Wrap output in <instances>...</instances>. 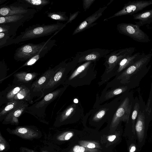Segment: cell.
I'll use <instances>...</instances> for the list:
<instances>
[{"label": "cell", "instance_id": "4fadbf2b", "mask_svg": "<svg viewBox=\"0 0 152 152\" xmlns=\"http://www.w3.org/2000/svg\"><path fill=\"white\" fill-rule=\"evenodd\" d=\"M152 4V0L149 1L137 0L128 2L125 4L122 9L113 15L104 19V21L114 17L125 15H132Z\"/></svg>", "mask_w": 152, "mask_h": 152}, {"label": "cell", "instance_id": "7c38bea8", "mask_svg": "<svg viewBox=\"0 0 152 152\" xmlns=\"http://www.w3.org/2000/svg\"><path fill=\"white\" fill-rule=\"evenodd\" d=\"M59 67V64L52 68L49 67L32 83L31 90L33 97L40 96L42 91Z\"/></svg>", "mask_w": 152, "mask_h": 152}, {"label": "cell", "instance_id": "4316f807", "mask_svg": "<svg viewBox=\"0 0 152 152\" xmlns=\"http://www.w3.org/2000/svg\"><path fill=\"white\" fill-rule=\"evenodd\" d=\"M24 101L15 100L10 102L1 108L0 119H4L7 115L22 103Z\"/></svg>", "mask_w": 152, "mask_h": 152}, {"label": "cell", "instance_id": "d4e9b609", "mask_svg": "<svg viewBox=\"0 0 152 152\" xmlns=\"http://www.w3.org/2000/svg\"><path fill=\"white\" fill-rule=\"evenodd\" d=\"M31 88L25 86L15 96L11 101L19 100L28 102L29 104H33V98L32 95Z\"/></svg>", "mask_w": 152, "mask_h": 152}, {"label": "cell", "instance_id": "9a60e30c", "mask_svg": "<svg viewBox=\"0 0 152 152\" xmlns=\"http://www.w3.org/2000/svg\"><path fill=\"white\" fill-rule=\"evenodd\" d=\"M38 12L35 9L28 8L16 1L9 5H5L1 7L0 17L30 13L36 14Z\"/></svg>", "mask_w": 152, "mask_h": 152}, {"label": "cell", "instance_id": "836d02e7", "mask_svg": "<svg viewBox=\"0 0 152 152\" xmlns=\"http://www.w3.org/2000/svg\"><path fill=\"white\" fill-rule=\"evenodd\" d=\"M79 13V11H77L72 14L70 13L68 20L65 23L66 25L68 23H71L72 20L75 19L77 17Z\"/></svg>", "mask_w": 152, "mask_h": 152}, {"label": "cell", "instance_id": "d6a6232c", "mask_svg": "<svg viewBox=\"0 0 152 152\" xmlns=\"http://www.w3.org/2000/svg\"><path fill=\"white\" fill-rule=\"evenodd\" d=\"M72 132L66 133L60 135L57 137V139L60 140H68L73 136Z\"/></svg>", "mask_w": 152, "mask_h": 152}, {"label": "cell", "instance_id": "5bb4252c", "mask_svg": "<svg viewBox=\"0 0 152 152\" xmlns=\"http://www.w3.org/2000/svg\"><path fill=\"white\" fill-rule=\"evenodd\" d=\"M112 50L99 48L90 49L77 53L73 58L77 60L78 64L88 61L96 62Z\"/></svg>", "mask_w": 152, "mask_h": 152}, {"label": "cell", "instance_id": "5b68a950", "mask_svg": "<svg viewBox=\"0 0 152 152\" xmlns=\"http://www.w3.org/2000/svg\"><path fill=\"white\" fill-rule=\"evenodd\" d=\"M135 50L134 47L126 48L115 50L106 56L103 64L105 69L98 83L99 86H101L107 82L111 79L112 73L119 61L126 56L132 55Z\"/></svg>", "mask_w": 152, "mask_h": 152}, {"label": "cell", "instance_id": "6da1fadb", "mask_svg": "<svg viewBox=\"0 0 152 152\" xmlns=\"http://www.w3.org/2000/svg\"><path fill=\"white\" fill-rule=\"evenodd\" d=\"M96 62L88 61L78 64L62 84L76 88L89 85L96 77Z\"/></svg>", "mask_w": 152, "mask_h": 152}, {"label": "cell", "instance_id": "1f68e13d", "mask_svg": "<svg viewBox=\"0 0 152 152\" xmlns=\"http://www.w3.org/2000/svg\"><path fill=\"white\" fill-rule=\"evenodd\" d=\"M95 1V0H83V6L84 11L87 10L91 5Z\"/></svg>", "mask_w": 152, "mask_h": 152}, {"label": "cell", "instance_id": "7402d4cb", "mask_svg": "<svg viewBox=\"0 0 152 152\" xmlns=\"http://www.w3.org/2000/svg\"><path fill=\"white\" fill-rule=\"evenodd\" d=\"M133 19L138 20L134 22L139 27L152 23V9L142 11L132 15Z\"/></svg>", "mask_w": 152, "mask_h": 152}, {"label": "cell", "instance_id": "ba28073f", "mask_svg": "<svg viewBox=\"0 0 152 152\" xmlns=\"http://www.w3.org/2000/svg\"><path fill=\"white\" fill-rule=\"evenodd\" d=\"M152 54L144 53L141 57L132 65L124 70L113 80L122 84H128L132 75L138 72L148 69L147 66L150 62Z\"/></svg>", "mask_w": 152, "mask_h": 152}, {"label": "cell", "instance_id": "d6986e66", "mask_svg": "<svg viewBox=\"0 0 152 152\" xmlns=\"http://www.w3.org/2000/svg\"><path fill=\"white\" fill-rule=\"evenodd\" d=\"M39 74L25 71L16 72L13 75L12 83L25 85L30 88L33 82L37 78Z\"/></svg>", "mask_w": 152, "mask_h": 152}, {"label": "cell", "instance_id": "ac0fdd59", "mask_svg": "<svg viewBox=\"0 0 152 152\" xmlns=\"http://www.w3.org/2000/svg\"><path fill=\"white\" fill-rule=\"evenodd\" d=\"M143 53V52H138L132 55H128L121 60L113 71L111 78L120 75L126 69L138 60Z\"/></svg>", "mask_w": 152, "mask_h": 152}, {"label": "cell", "instance_id": "2e32d148", "mask_svg": "<svg viewBox=\"0 0 152 152\" xmlns=\"http://www.w3.org/2000/svg\"><path fill=\"white\" fill-rule=\"evenodd\" d=\"M147 111L146 110H140L135 124V131L138 140L142 143L145 140L148 124Z\"/></svg>", "mask_w": 152, "mask_h": 152}, {"label": "cell", "instance_id": "83f0119b", "mask_svg": "<svg viewBox=\"0 0 152 152\" xmlns=\"http://www.w3.org/2000/svg\"><path fill=\"white\" fill-rule=\"evenodd\" d=\"M50 50V49H47L43 50L40 51L33 57L26 61L23 65L19 68L17 69L10 75L7 76L4 78V80L10 77L12 75H13L14 73L17 72L20 69L25 66H31L33 65L40 59L43 57Z\"/></svg>", "mask_w": 152, "mask_h": 152}, {"label": "cell", "instance_id": "cb8c5ba5", "mask_svg": "<svg viewBox=\"0 0 152 152\" xmlns=\"http://www.w3.org/2000/svg\"><path fill=\"white\" fill-rule=\"evenodd\" d=\"M35 13H30L0 17V24L17 22L21 20L31 19Z\"/></svg>", "mask_w": 152, "mask_h": 152}, {"label": "cell", "instance_id": "484cf974", "mask_svg": "<svg viewBox=\"0 0 152 152\" xmlns=\"http://www.w3.org/2000/svg\"><path fill=\"white\" fill-rule=\"evenodd\" d=\"M12 133L25 138L35 137L37 136V133L35 131L26 127H18L12 130Z\"/></svg>", "mask_w": 152, "mask_h": 152}, {"label": "cell", "instance_id": "4dcf8cb0", "mask_svg": "<svg viewBox=\"0 0 152 152\" xmlns=\"http://www.w3.org/2000/svg\"><path fill=\"white\" fill-rule=\"evenodd\" d=\"M12 39V38L7 32L0 33V48L5 47L7 43Z\"/></svg>", "mask_w": 152, "mask_h": 152}, {"label": "cell", "instance_id": "44dd1931", "mask_svg": "<svg viewBox=\"0 0 152 152\" xmlns=\"http://www.w3.org/2000/svg\"><path fill=\"white\" fill-rule=\"evenodd\" d=\"M29 105L28 102L24 101L7 115L4 119L3 123L4 124H18L19 123L18 118L25 113Z\"/></svg>", "mask_w": 152, "mask_h": 152}, {"label": "cell", "instance_id": "f1b7e54d", "mask_svg": "<svg viewBox=\"0 0 152 152\" xmlns=\"http://www.w3.org/2000/svg\"><path fill=\"white\" fill-rule=\"evenodd\" d=\"M47 16L52 19L58 21H67L69 19L65 12H48Z\"/></svg>", "mask_w": 152, "mask_h": 152}, {"label": "cell", "instance_id": "3957f363", "mask_svg": "<svg viewBox=\"0 0 152 152\" xmlns=\"http://www.w3.org/2000/svg\"><path fill=\"white\" fill-rule=\"evenodd\" d=\"M78 64V62L73 58L67 62L66 61L59 64V67L47 85L43 90L41 96L34 101L35 102L42 99L46 94L53 91L65 81L70 72Z\"/></svg>", "mask_w": 152, "mask_h": 152}, {"label": "cell", "instance_id": "74e56055", "mask_svg": "<svg viewBox=\"0 0 152 152\" xmlns=\"http://www.w3.org/2000/svg\"><path fill=\"white\" fill-rule=\"evenodd\" d=\"M95 147V145L92 143H89L87 145V147L89 148H94Z\"/></svg>", "mask_w": 152, "mask_h": 152}, {"label": "cell", "instance_id": "603a6c76", "mask_svg": "<svg viewBox=\"0 0 152 152\" xmlns=\"http://www.w3.org/2000/svg\"><path fill=\"white\" fill-rule=\"evenodd\" d=\"M16 1L28 8L34 9L38 12L50 3L49 0H18Z\"/></svg>", "mask_w": 152, "mask_h": 152}, {"label": "cell", "instance_id": "30bf717a", "mask_svg": "<svg viewBox=\"0 0 152 152\" xmlns=\"http://www.w3.org/2000/svg\"><path fill=\"white\" fill-rule=\"evenodd\" d=\"M78 97H75L71 103L60 113L56 118V122L61 123L71 120L78 119L84 114V109Z\"/></svg>", "mask_w": 152, "mask_h": 152}, {"label": "cell", "instance_id": "9c48e42d", "mask_svg": "<svg viewBox=\"0 0 152 152\" xmlns=\"http://www.w3.org/2000/svg\"><path fill=\"white\" fill-rule=\"evenodd\" d=\"M129 89L128 84H122L113 80L107 83L100 96L97 94L96 99L100 104L127 92Z\"/></svg>", "mask_w": 152, "mask_h": 152}, {"label": "cell", "instance_id": "277c9868", "mask_svg": "<svg viewBox=\"0 0 152 152\" xmlns=\"http://www.w3.org/2000/svg\"><path fill=\"white\" fill-rule=\"evenodd\" d=\"M123 94L102 105L100 104L96 99L92 109L86 113L85 116L89 117L91 121L95 122L110 119L120 104Z\"/></svg>", "mask_w": 152, "mask_h": 152}, {"label": "cell", "instance_id": "8992f818", "mask_svg": "<svg viewBox=\"0 0 152 152\" xmlns=\"http://www.w3.org/2000/svg\"><path fill=\"white\" fill-rule=\"evenodd\" d=\"M69 86L63 85L46 94L39 101L28 106L25 113L31 114L39 120H43L45 117V110L48 106L62 94Z\"/></svg>", "mask_w": 152, "mask_h": 152}, {"label": "cell", "instance_id": "ffe728a7", "mask_svg": "<svg viewBox=\"0 0 152 152\" xmlns=\"http://www.w3.org/2000/svg\"><path fill=\"white\" fill-rule=\"evenodd\" d=\"M25 85L12 83L0 92V106L10 102Z\"/></svg>", "mask_w": 152, "mask_h": 152}, {"label": "cell", "instance_id": "d590c367", "mask_svg": "<svg viewBox=\"0 0 152 152\" xmlns=\"http://www.w3.org/2000/svg\"><path fill=\"white\" fill-rule=\"evenodd\" d=\"M0 136L1 137V135ZM2 138V137H1V138L0 137V150L1 151L4 150L6 148L5 143H4V141Z\"/></svg>", "mask_w": 152, "mask_h": 152}, {"label": "cell", "instance_id": "52a82bcc", "mask_svg": "<svg viewBox=\"0 0 152 152\" xmlns=\"http://www.w3.org/2000/svg\"><path fill=\"white\" fill-rule=\"evenodd\" d=\"M56 42L50 38L39 44L29 43L23 45L15 50L14 59L17 61H26L43 50H51L56 45Z\"/></svg>", "mask_w": 152, "mask_h": 152}, {"label": "cell", "instance_id": "8d00e7d4", "mask_svg": "<svg viewBox=\"0 0 152 152\" xmlns=\"http://www.w3.org/2000/svg\"><path fill=\"white\" fill-rule=\"evenodd\" d=\"M116 136L115 135H112L108 137V140L110 142L113 141L116 138Z\"/></svg>", "mask_w": 152, "mask_h": 152}, {"label": "cell", "instance_id": "8fae6325", "mask_svg": "<svg viewBox=\"0 0 152 152\" xmlns=\"http://www.w3.org/2000/svg\"><path fill=\"white\" fill-rule=\"evenodd\" d=\"M117 28L120 33L129 37L137 42L147 43L150 41L148 35L136 24L121 23L117 25Z\"/></svg>", "mask_w": 152, "mask_h": 152}, {"label": "cell", "instance_id": "f546056e", "mask_svg": "<svg viewBox=\"0 0 152 152\" xmlns=\"http://www.w3.org/2000/svg\"><path fill=\"white\" fill-rule=\"evenodd\" d=\"M134 103L131 112V117L132 130L133 132L134 133L135 132V123L140 110V106L138 102H135Z\"/></svg>", "mask_w": 152, "mask_h": 152}, {"label": "cell", "instance_id": "7a4b0ae2", "mask_svg": "<svg viewBox=\"0 0 152 152\" xmlns=\"http://www.w3.org/2000/svg\"><path fill=\"white\" fill-rule=\"evenodd\" d=\"M66 25L57 22L56 23L45 25L36 24L26 28L20 34L8 42L5 46L12 44H17L26 41L50 35L57 33L62 29Z\"/></svg>", "mask_w": 152, "mask_h": 152}, {"label": "cell", "instance_id": "f35d334b", "mask_svg": "<svg viewBox=\"0 0 152 152\" xmlns=\"http://www.w3.org/2000/svg\"><path fill=\"white\" fill-rule=\"evenodd\" d=\"M135 147L134 146H133L131 148L130 150V152H134L135 151Z\"/></svg>", "mask_w": 152, "mask_h": 152}, {"label": "cell", "instance_id": "e0dca14e", "mask_svg": "<svg viewBox=\"0 0 152 152\" xmlns=\"http://www.w3.org/2000/svg\"><path fill=\"white\" fill-rule=\"evenodd\" d=\"M107 7L105 6L99 8L94 13L86 18L75 29L72 33V35L82 32L96 24L97 23L95 22L102 16Z\"/></svg>", "mask_w": 152, "mask_h": 152}, {"label": "cell", "instance_id": "e575fe53", "mask_svg": "<svg viewBox=\"0 0 152 152\" xmlns=\"http://www.w3.org/2000/svg\"><path fill=\"white\" fill-rule=\"evenodd\" d=\"M73 150L74 152H84L85 148L83 146L76 145L74 147Z\"/></svg>", "mask_w": 152, "mask_h": 152}]
</instances>
